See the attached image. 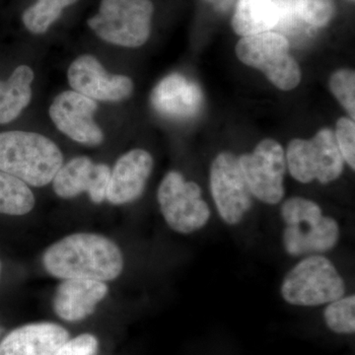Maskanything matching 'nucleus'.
Listing matches in <instances>:
<instances>
[{
  "label": "nucleus",
  "instance_id": "nucleus-12",
  "mask_svg": "<svg viewBox=\"0 0 355 355\" xmlns=\"http://www.w3.org/2000/svg\"><path fill=\"white\" fill-rule=\"evenodd\" d=\"M72 90L94 101L120 102L133 92L130 77L110 74L101 62L91 55L76 58L67 71Z\"/></svg>",
  "mask_w": 355,
  "mask_h": 355
},
{
  "label": "nucleus",
  "instance_id": "nucleus-1",
  "mask_svg": "<svg viewBox=\"0 0 355 355\" xmlns=\"http://www.w3.org/2000/svg\"><path fill=\"white\" fill-rule=\"evenodd\" d=\"M46 272L60 279L110 282L123 272L120 248L109 238L93 233H76L51 245L44 252Z\"/></svg>",
  "mask_w": 355,
  "mask_h": 355
},
{
  "label": "nucleus",
  "instance_id": "nucleus-5",
  "mask_svg": "<svg viewBox=\"0 0 355 355\" xmlns=\"http://www.w3.org/2000/svg\"><path fill=\"white\" fill-rule=\"evenodd\" d=\"M345 282L326 257L311 254L289 270L282 284V295L287 303L315 307L343 297Z\"/></svg>",
  "mask_w": 355,
  "mask_h": 355
},
{
  "label": "nucleus",
  "instance_id": "nucleus-9",
  "mask_svg": "<svg viewBox=\"0 0 355 355\" xmlns=\"http://www.w3.org/2000/svg\"><path fill=\"white\" fill-rule=\"evenodd\" d=\"M239 163L253 197L268 205H277L282 200L286 159L277 140H261L253 153L239 157Z\"/></svg>",
  "mask_w": 355,
  "mask_h": 355
},
{
  "label": "nucleus",
  "instance_id": "nucleus-26",
  "mask_svg": "<svg viewBox=\"0 0 355 355\" xmlns=\"http://www.w3.org/2000/svg\"><path fill=\"white\" fill-rule=\"evenodd\" d=\"M98 349V338L91 334H83L72 340H67L55 355H96Z\"/></svg>",
  "mask_w": 355,
  "mask_h": 355
},
{
  "label": "nucleus",
  "instance_id": "nucleus-27",
  "mask_svg": "<svg viewBox=\"0 0 355 355\" xmlns=\"http://www.w3.org/2000/svg\"><path fill=\"white\" fill-rule=\"evenodd\" d=\"M207 1L211 2L216 8L226 9L230 6L232 0H207Z\"/></svg>",
  "mask_w": 355,
  "mask_h": 355
},
{
  "label": "nucleus",
  "instance_id": "nucleus-10",
  "mask_svg": "<svg viewBox=\"0 0 355 355\" xmlns=\"http://www.w3.org/2000/svg\"><path fill=\"white\" fill-rule=\"evenodd\" d=\"M210 191L222 220L229 225L240 223L253 205L239 158L230 153L216 156L210 168Z\"/></svg>",
  "mask_w": 355,
  "mask_h": 355
},
{
  "label": "nucleus",
  "instance_id": "nucleus-11",
  "mask_svg": "<svg viewBox=\"0 0 355 355\" xmlns=\"http://www.w3.org/2000/svg\"><path fill=\"white\" fill-rule=\"evenodd\" d=\"M98 105L94 100L76 91H64L51 103L49 114L58 130L86 146H98L104 132L95 123Z\"/></svg>",
  "mask_w": 355,
  "mask_h": 355
},
{
  "label": "nucleus",
  "instance_id": "nucleus-21",
  "mask_svg": "<svg viewBox=\"0 0 355 355\" xmlns=\"http://www.w3.org/2000/svg\"><path fill=\"white\" fill-rule=\"evenodd\" d=\"M77 1L78 0H37L23 12V24L32 34H44L60 19L64 9Z\"/></svg>",
  "mask_w": 355,
  "mask_h": 355
},
{
  "label": "nucleus",
  "instance_id": "nucleus-14",
  "mask_svg": "<svg viewBox=\"0 0 355 355\" xmlns=\"http://www.w3.org/2000/svg\"><path fill=\"white\" fill-rule=\"evenodd\" d=\"M153 158L137 148L121 155L111 170L106 200L116 205L135 202L142 195L153 170Z\"/></svg>",
  "mask_w": 355,
  "mask_h": 355
},
{
  "label": "nucleus",
  "instance_id": "nucleus-6",
  "mask_svg": "<svg viewBox=\"0 0 355 355\" xmlns=\"http://www.w3.org/2000/svg\"><path fill=\"white\" fill-rule=\"evenodd\" d=\"M289 49L284 35L268 31L243 37L235 51L243 64L261 70L275 87L289 91L297 87L302 77Z\"/></svg>",
  "mask_w": 355,
  "mask_h": 355
},
{
  "label": "nucleus",
  "instance_id": "nucleus-19",
  "mask_svg": "<svg viewBox=\"0 0 355 355\" xmlns=\"http://www.w3.org/2000/svg\"><path fill=\"white\" fill-rule=\"evenodd\" d=\"M34 78L31 67L20 65L6 81L0 80V125L11 123L27 108Z\"/></svg>",
  "mask_w": 355,
  "mask_h": 355
},
{
  "label": "nucleus",
  "instance_id": "nucleus-20",
  "mask_svg": "<svg viewBox=\"0 0 355 355\" xmlns=\"http://www.w3.org/2000/svg\"><path fill=\"white\" fill-rule=\"evenodd\" d=\"M35 207L34 193L18 178L0 171V214L21 216Z\"/></svg>",
  "mask_w": 355,
  "mask_h": 355
},
{
  "label": "nucleus",
  "instance_id": "nucleus-13",
  "mask_svg": "<svg viewBox=\"0 0 355 355\" xmlns=\"http://www.w3.org/2000/svg\"><path fill=\"white\" fill-rule=\"evenodd\" d=\"M110 176L108 165L95 164L86 156H79L62 165L51 182L58 197L67 200L87 193L93 202L101 203L106 200Z\"/></svg>",
  "mask_w": 355,
  "mask_h": 355
},
{
  "label": "nucleus",
  "instance_id": "nucleus-28",
  "mask_svg": "<svg viewBox=\"0 0 355 355\" xmlns=\"http://www.w3.org/2000/svg\"><path fill=\"white\" fill-rule=\"evenodd\" d=\"M1 273H2V263H1V261H0V279H1Z\"/></svg>",
  "mask_w": 355,
  "mask_h": 355
},
{
  "label": "nucleus",
  "instance_id": "nucleus-25",
  "mask_svg": "<svg viewBox=\"0 0 355 355\" xmlns=\"http://www.w3.org/2000/svg\"><path fill=\"white\" fill-rule=\"evenodd\" d=\"M336 144L343 161L354 170L355 168V125L352 119L340 118L336 123Z\"/></svg>",
  "mask_w": 355,
  "mask_h": 355
},
{
  "label": "nucleus",
  "instance_id": "nucleus-17",
  "mask_svg": "<svg viewBox=\"0 0 355 355\" xmlns=\"http://www.w3.org/2000/svg\"><path fill=\"white\" fill-rule=\"evenodd\" d=\"M103 282L90 279H64L53 297V310L67 322L83 321L94 313L96 306L108 294Z\"/></svg>",
  "mask_w": 355,
  "mask_h": 355
},
{
  "label": "nucleus",
  "instance_id": "nucleus-15",
  "mask_svg": "<svg viewBox=\"0 0 355 355\" xmlns=\"http://www.w3.org/2000/svg\"><path fill=\"white\" fill-rule=\"evenodd\" d=\"M153 108L173 120H188L200 113L203 96L200 86L180 73L166 76L151 94Z\"/></svg>",
  "mask_w": 355,
  "mask_h": 355
},
{
  "label": "nucleus",
  "instance_id": "nucleus-7",
  "mask_svg": "<svg viewBox=\"0 0 355 355\" xmlns=\"http://www.w3.org/2000/svg\"><path fill=\"white\" fill-rule=\"evenodd\" d=\"M286 159L291 176L303 184L315 180L330 184L343 171V158L330 128L320 130L312 139L291 140Z\"/></svg>",
  "mask_w": 355,
  "mask_h": 355
},
{
  "label": "nucleus",
  "instance_id": "nucleus-4",
  "mask_svg": "<svg viewBox=\"0 0 355 355\" xmlns=\"http://www.w3.org/2000/svg\"><path fill=\"white\" fill-rule=\"evenodd\" d=\"M153 14L151 0H102L87 24L107 43L139 48L150 36Z\"/></svg>",
  "mask_w": 355,
  "mask_h": 355
},
{
  "label": "nucleus",
  "instance_id": "nucleus-3",
  "mask_svg": "<svg viewBox=\"0 0 355 355\" xmlns=\"http://www.w3.org/2000/svg\"><path fill=\"white\" fill-rule=\"evenodd\" d=\"M280 214L286 224L282 241L291 256L324 253L338 241V222L324 216L321 207L313 200L301 197L288 198L282 205Z\"/></svg>",
  "mask_w": 355,
  "mask_h": 355
},
{
  "label": "nucleus",
  "instance_id": "nucleus-16",
  "mask_svg": "<svg viewBox=\"0 0 355 355\" xmlns=\"http://www.w3.org/2000/svg\"><path fill=\"white\" fill-rule=\"evenodd\" d=\"M69 333L55 323L25 324L9 333L0 343V355H55Z\"/></svg>",
  "mask_w": 355,
  "mask_h": 355
},
{
  "label": "nucleus",
  "instance_id": "nucleus-29",
  "mask_svg": "<svg viewBox=\"0 0 355 355\" xmlns=\"http://www.w3.org/2000/svg\"><path fill=\"white\" fill-rule=\"evenodd\" d=\"M1 333H2V329H1V327H0V336H1Z\"/></svg>",
  "mask_w": 355,
  "mask_h": 355
},
{
  "label": "nucleus",
  "instance_id": "nucleus-22",
  "mask_svg": "<svg viewBox=\"0 0 355 355\" xmlns=\"http://www.w3.org/2000/svg\"><path fill=\"white\" fill-rule=\"evenodd\" d=\"M324 322L331 331L340 335L355 331V296L340 297L330 302L324 312Z\"/></svg>",
  "mask_w": 355,
  "mask_h": 355
},
{
  "label": "nucleus",
  "instance_id": "nucleus-24",
  "mask_svg": "<svg viewBox=\"0 0 355 355\" xmlns=\"http://www.w3.org/2000/svg\"><path fill=\"white\" fill-rule=\"evenodd\" d=\"M329 86L352 120L355 116V73L354 70L340 69L331 76Z\"/></svg>",
  "mask_w": 355,
  "mask_h": 355
},
{
  "label": "nucleus",
  "instance_id": "nucleus-18",
  "mask_svg": "<svg viewBox=\"0 0 355 355\" xmlns=\"http://www.w3.org/2000/svg\"><path fill=\"white\" fill-rule=\"evenodd\" d=\"M279 11L275 0H238L232 28L241 37L270 31L277 27Z\"/></svg>",
  "mask_w": 355,
  "mask_h": 355
},
{
  "label": "nucleus",
  "instance_id": "nucleus-8",
  "mask_svg": "<svg viewBox=\"0 0 355 355\" xmlns=\"http://www.w3.org/2000/svg\"><path fill=\"white\" fill-rule=\"evenodd\" d=\"M157 198L162 216L173 230L191 234L207 225L209 205L195 182L186 181L180 172L170 171L159 186Z\"/></svg>",
  "mask_w": 355,
  "mask_h": 355
},
{
  "label": "nucleus",
  "instance_id": "nucleus-2",
  "mask_svg": "<svg viewBox=\"0 0 355 355\" xmlns=\"http://www.w3.org/2000/svg\"><path fill=\"white\" fill-rule=\"evenodd\" d=\"M64 165L57 144L37 132H0V171L18 178L28 186H46Z\"/></svg>",
  "mask_w": 355,
  "mask_h": 355
},
{
  "label": "nucleus",
  "instance_id": "nucleus-23",
  "mask_svg": "<svg viewBox=\"0 0 355 355\" xmlns=\"http://www.w3.org/2000/svg\"><path fill=\"white\" fill-rule=\"evenodd\" d=\"M299 19L314 27L328 25L336 14L334 0H296Z\"/></svg>",
  "mask_w": 355,
  "mask_h": 355
}]
</instances>
